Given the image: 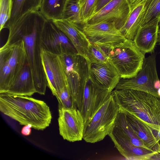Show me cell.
I'll list each match as a JSON object with an SVG mask.
<instances>
[{
    "label": "cell",
    "mask_w": 160,
    "mask_h": 160,
    "mask_svg": "<svg viewBox=\"0 0 160 160\" xmlns=\"http://www.w3.org/2000/svg\"><path fill=\"white\" fill-rule=\"evenodd\" d=\"M47 20L39 11L29 12L16 22L12 32L14 42L21 39L24 41L36 92L42 95L48 87L41 55V36Z\"/></svg>",
    "instance_id": "6da1fadb"
},
{
    "label": "cell",
    "mask_w": 160,
    "mask_h": 160,
    "mask_svg": "<svg viewBox=\"0 0 160 160\" xmlns=\"http://www.w3.org/2000/svg\"><path fill=\"white\" fill-rule=\"evenodd\" d=\"M31 96L0 93V111L22 125L28 124L38 130L49 127L52 119L49 107Z\"/></svg>",
    "instance_id": "7a4b0ae2"
},
{
    "label": "cell",
    "mask_w": 160,
    "mask_h": 160,
    "mask_svg": "<svg viewBox=\"0 0 160 160\" xmlns=\"http://www.w3.org/2000/svg\"><path fill=\"white\" fill-rule=\"evenodd\" d=\"M111 93L120 108L158 132L160 129V96L132 89H114Z\"/></svg>",
    "instance_id": "3957f363"
},
{
    "label": "cell",
    "mask_w": 160,
    "mask_h": 160,
    "mask_svg": "<svg viewBox=\"0 0 160 160\" xmlns=\"http://www.w3.org/2000/svg\"><path fill=\"white\" fill-rule=\"evenodd\" d=\"M103 48L121 78L133 77L141 69L145 54L137 48L133 40L126 39L118 44Z\"/></svg>",
    "instance_id": "277c9868"
},
{
    "label": "cell",
    "mask_w": 160,
    "mask_h": 160,
    "mask_svg": "<svg viewBox=\"0 0 160 160\" xmlns=\"http://www.w3.org/2000/svg\"><path fill=\"white\" fill-rule=\"evenodd\" d=\"M119 107L111 93L108 99L84 123L83 139L87 142L95 143L109 135L113 128Z\"/></svg>",
    "instance_id": "5b68a950"
},
{
    "label": "cell",
    "mask_w": 160,
    "mask_h": 160,
    "mask_svg": "<svg viewBox=\"0 0 160 160\" xmlns=\"http://www.w3.org/2000/svg\"><path fill=\"white\" fill-rule=\"evenodd\" d=\"M156 64L155 54L145 58L142 68L136 75L129 78H120L115 89L140 90L159 96L155 87V82L159 80Z\"/></svg>",
    "instance_id": "8992f818"
},
{
    "label": "cell",
    "mask_w": 160,
    "mask_h": 160,
    "mask_svg": "<svg viewBox=\"0 0 160 160\" xmlns=\"http://www.w3.org/2000/svg\"><path fill=\"white\" fill-rule=\"evenodd\" d=\"M58 112L59 133L63 139L72 142L82 140L84 122L80 111L75 108H66L58 105Z\"/></svg>",
    "instance_id": "52a82bcc"
},
{
    "label": "cell",
    "mask_w": 160,
    "mask_h": 160,
    "mask_svg": "<svg viewBox=\"0 0 160 160\" xmlns=\"http://www.w3.org/2000/svg\"><path fill=\"white\" fill-rule=\"evenodd\" d=\"M82 29L91 43L102 48L115 45L126 39L112 22L86 24Z\"/></svg>",
    "instance_id": "ba28073f"
},
{
    "label": "cell",
    "mask_w": 160,
    "mask_h": 160,
    "mask_svg": "<svg viewBox=\"0 0 160 160\" xmlns=\"http://www.w3.org/2000/svg\"><path fill=\"white\" fill-rule=\"evenodd\" d=\"M42 64L48 82V87L54 96L68 86L66 73L59 55L41 47Z\"/></svg>",
    "instance_id": "9c48e42d"
},
{
    "label": "cell",
    "mask_w": 160,
    "mask_h": 160,
    "mask_svg": "<svg viewBox=\"0 0 160 160\" xmlns=\"http://www.w3.org/2000/svg\"><path fill=\"white\" fill-rule=\"evenodd\" d=\"M41 47L53 53H77L71 42L52 22L47 20L41 36Z\"/></svg>",
    "instance_id": "30bf717a"
},
{
    "label": "cell",
    "mask_w": 160,
    "mask_h": 160,
    "mask_svg": "<svg viewBox=\"0 0 160 160\" xmlns=\"http://www.w3.org/2000/svg\"><path fill=\"white\" fill-rule=\"evenodd\" d=\"M131 11L128 0H112L96 12L86 24L102 22H112L117 28L120 31Z\"/></svg>",
    "instance_id": "8fae6325"
},
{
    "label": "cell",
    "mask_w": 160,
    "mask_h": 160,
    "mask_svg": "<svg viewBox=\"0 0 160 160\" xmlns=\"http://www.w3.org/2000/svg\"><path fill=\"white\" fill-rule=\"evenodd\" d=\"M111 93L108 90L97 86L88 77L85 83L80 110L84 123L92 118Z\"/></svg>",
    "instance_id": "7c38bea8"
},
{
    "label": "cell",
    "mask_w": 160,
    "mask_h": 160,
    "mask_svg": "<svg viewBox=\"0 0 160 160\" xmlns=\"http://www.w3.org/2000/svg\"><path fill=\"white\" fill-rule=\"evenodd\" d=\"M88 77L98 86L112 92L120 78L117 71L108 61L88 64Z\"/></svg>",
    "instance_id": "4fadbf2b"
},
{
    "label": "cell",
    "mask_w": 160,
    "mask_h": 160,
    "mask_svg": "<svg viewBox=\"0 0 160 160\" xmlns=\"http://www.w3.org/2000/svg\"><path fill=\"white\" fill-rule=\"evenodd\" d=\"M108 136L120 153L127 159L150 160L157 152V151L135 146L114 125Z\"/></svg>",
    "instance_id": "5bb4252c"
},
{
    "label": "cell",
    "mask_w": 160,
    "mask_h": 160,
    "mask_svg": "<svg viewBox=\"0 0 160 160\" xmlns=\"http://www.w3.org/2000/svg\"><path fill=\"white\" fill-rule=\"evenodd\" d=\"M52 22L69 39L75 47L77 53L87 60V53L91 43L82 28L78 24L67 19H62Z\"/></svg>",
    "instance_id": "9a60e30c"
},
{
    "label": "cell",
    "mask_w": 160,
    "mask_h": 160,
    "mask_svg": "<svg viewBox=\"0 0 160 160\" xmlns=\"http://www.w3.org/2000/svg\"><path fill=\"white\" fill-rule=\"evenodd\" d=\"M0 57L12 69L15 79L27 61L23 40L21 39L11 44L4 45L0 49Z\"/></svg>",
    "instance_id": "2e32d148"
},
{
    "label": "cell",
    "mask_w": 160,
    "mask_h": 160,
    "mask_svg": "<svg viewBox=\"0 0 160 160\" xmlns=\"http://www.w3.org/2000/svg\"><path fill=\"white\" fill-rule=\"evenodd\" d=\"M158 21H155L141 26L133 41L137 48L144 54L152 52L158 42L159 29Z\"/></svg>",
    "instance_id": "e0dca14e"
},
{
    "label": "cell",
    "mask_w": 160,
    "mask_h": 160,
    "mask_svg": "<svg viewBox=\"0 0 160 160\" xmlns=\"http://www.w3.org/2000/svg\"><path fill=\"white\" fill-rule=\"evenodd\" d=\"M36 92L33 76L27 61L5 93L31 96Z\"/></svg>",
    "instance_id": "ac0fdd59"
},
{
    "label": "cell",
    "mask_w": 160,
    "mask_h": 160,
    "mask_svg": "<svg viewBox=\"0 0 160 160\" xmlns=\"http://www.w3.org/2000/svg\"><path fill=\"white\" fill-rule=\"evenodd\" d=\"M120 108L125 113L133 130L144 145L149 149L156 151L159 142L158 132L153 130L128 112Z\"/></svg>",
    "instance_id": "d6986e66"
},
{
    "label": "cell",
    "mask_w": 160,
    "mask_h": 160,
    "mask_svg": "<svg viewBox=\"0 0 160 160\" xmlns=\"http://www.w3.org/2000/svg\"><path fill=\"white\" fill-rule=\"evenodd\" d=\"M145 0H142L131 8L128 18L120 32L126 39L133 40L142 20Z\"/></svg>",
    "instance_id": "ffe728a7"
},
{
    "label": "cell",
    "mask_w": 160,
    "mask_h": 160,
    "mask_svg": "<svg viewBox=\"0 0 160 160\" xmlns=\"http://www.w3.org/2000/svg\"><path fill=\"white\" fill-rule=\"evenodd\" d=\"M10 17L4 28L8 29L23 15L32 11H39L42 0H12Z\"/></svg>",
    "instance_id": "44dd1931"
},
{
    "label": "cell",
    "mask_w": 160,
    "mask_h": 160,
    "mask_svg": "<svg viewBox=\"0 0 160 160\" xmlns=\"http://www.w3.org/2000/svg\"><path fill=\"white\" fill-rule=\"evenodd\" d=\"M114 125L118 128L123 134L135 146L153 151L147 148L135 133L129 124L125 113L120 108Z\"/></svg>",
    "instance_id": "7402d4cb"
},
{
    "label": "cell",
    "mask_w": 160,
    "mask_h": 160,
    "mask_svg": "<svg viewBox=\"0 0 160 160\" xmlns=\"http://www.w3.org/2000/svg\"><path fill=\"white\" fill-rule=\"evenodd\" d=\"M66 0H42L40 11L48 20L62 18Z\"/></svg>",
    "instance_id": "603a6c76"
},
{
    "label": "cell",
    "mask_w": 160,
    "mask_h": 160,
    "mask_svg": "<svg viewBox=\"0 0 160 160\" xmlns=\"http://www.w3.org/2000/svg\"><path fill=\"white\" fill-rule=\"evenodd\" d=\"M160 18V0H145L141 27Z\"/></svg>",
    "instance_id": "cb8c5ba5"
},
{
    "label": "cell",
    "mask_w": 160,
    "mask_h": 160,
    "mask_svg": "<svg viewBox=\"0 0 160 160\" xmlns=\"http://www.w3.org/2000/svg\"><path fill=\"white\" fill-rule=\"evenodd\" d=\"M62 19L69 20L78 24H82L79 0H66Z\"/></svg>",
    "instance_id": "d4e9b609"
},
{
    "label": "cell",
    "mask_w": 160,
    "mask_h": 160,
    "mask_svg": "<svg viewBox=\"0 0 160 160\" xmlns=\"http://www.w3.org/2000/svg\"><path fill=\"white\" fill-rule=\"evenodd\" d=\"M14 79L12 69L5 60L0 57V93H5Z\"/></svg>",
    "instance_id": "484cf974"
},
{
    "label": "cell",
    "mask_w": 160,
    "mask_h": 160,
    "mask_svg": "<svg viewBox=\"0 0 160 160\" xmlns=\"http://www.w3.org/2000/svg\"><path fill=\"white\" fill-rule=\"evenodd\" d=\"M88 64L95 63H105L109 61L106 52L100 46L91 43L87 55Z\"/></svg>",
    "instance_id": "4316f807"
},
{
    "label": "cell",
    "mask_w": 160,
    "mask_h": 160,
    "mask_svg": "<svg viewBox=\"0 0 160 160\" xmlns=\"http://www.w3.org/2000/svg\"><path fill=\"white\" fill-rule=\"evenodd\" d=\"M82 25H84L96 12L99 0H79Z\"/></svg>",
    "instance_id": "83f0119b"
},
{
    "label": "cell",
    "mask_w": 160,
    "mask_h": 160,
    "mask_svg": "<svg viewBox=\"0 0 160 160\" xmlns=\"http://www.w3.org/2000/svg\"><path fill=\"white\" fill-rule=\"evenodd\" d=\"M12 7V0H0V31L10 17Z\"/></svg>",
    "instance_id": "f1b7e54d"
},
{
    "label": "cell",
    "mask_w": 160,
    "mask_h": 160,
    "mask_svg": "<svg viewBox=\"0 0 160 160\" xmlns=\"http://www.w3.org/2000/svg\"><path fill=\"white\" fill-rule=\"evenodd\" d=\"M55 96L58 100V105L66 108H75L68 86L62 89Z\"/></svg>",
    "instance_id": "f546056e"
},
{
    "label": "cell",
    "mask_w": 160,
    "mask_h": 160,
    "mask_svg": "<svg viewBox=\"0 0 160 160\" xmlns=\"http://www.w3.org/2000/svg\"><path fill=\"white\" fill-rule=\"evenodd\" d=\"M31 128H32V127L30 124L24 125L21 129V134L25 136L30 135L32 131Z\"/></svg>",
    "instance_id": "4dcf8cb0"
},
{
    "label": "cell",
    "mask_w": 160,
    "mask_h": 160,
    "mask_svg": "<svg viewBox=\"0 0 160 160\" xmlns=\"http://www.w3.org/2000/svg\"><path fill=\"white\" fill-rule=\"evenodd\" d=\"M111 0H99L97 5L96 12L102 8Z\"/></svg>",
    "instance_id": "1f68e13d"
},
{
    "label": "cell",
    "mask_w": 160,
    "mask_h": 160,
    "mask_svg": "<svg viewBox=\"0 0 160 160\" xmlns=\"http://www.w3.org/2000/svg\"><path fill=\"white\" fill-rule=\"evenodd\" d=\"M142 0H129L128 1L131 8H132Z\"/></svg>",
    "instance_id": "d6a6232c"
},
{
    "label": "cell",
    "mask_w": 160,
    "mask_h": 160,
    "mask_svg": "<svg viewBox=\"0 0 160 160\" xmlns=\"http://www.w3.org/2000/svg\"><path fill=\"white\" fill-rule=\"evenodd\" d=\"M150 160H160V153L158 152L156 153L151 158Z\"/></svg>",
    "instance_id": "836d02e7"
},
{
    "label": "cell",
    "mask_w": 160,
    "mask_h": 160,
    "mask_svg": "<svg viewBox=\"0 0 160 160\" xmlns=\"http://www.w3.org/2000/svg\"><path fill=\"white\" fill-rule=\"evenodd\" d=\"M158 42L160 44V29H159L158 31Z\"/></svg>",
    "instance_id": "e575fe53"
},
{
    "label": "cell",
    "mask_w": 160,
    "mask_h": 160,
    "mask_svg": "<svg viewBox=\"0 0 160 160\" xmlns=\"http://www.w3.org/2000/svg\"><path fill=\"white\" fill-rule=\"evenodd\" d=\"M156 151L160 153V140L158 143V148Z\"/></svg>",
    "instance_id": "d590c367"
},
{
    "label": "cell",
    "mask_w": 160,
    "mask_h": 160,
    "mask_svg": "<svg viewBox=\"0 0 160 160\" xmlns=\"http://www.w3.org/2000/svg\"><path fill=\"white\" fill-rule=\"evenodd\" d=\"M158 141H159L160 140V129L159 130V131L158 132Z\"/></svg>",
    "instance_id": "8d00e7d4"
},
{
    "label": "cell",
    "mask_w": 160,
    "mask_h": 160,
    "mask_svg": "<svg viewBox=\"0 0 160 160\" xmlns=\"http://www.w3.org/2000/svg\"><path fill=\"white\" fill-rule=\"evenodd\" d=\"M158 95L160 96V88L158 89Z\"/></svg>",
    "instance_id": "74e56055"
},
{
    "label": "cell",
    "mask_w": 160,
    "mask_h": 160,
    "mask_svg": "<svg viewBox=\"0 0 160 160\" xmlns=\"http://www.w3.org/2000/svg\"><path fill=\"white\" fill-rule=\"evenodd\" d=\"M159 25H160V18L159 20Z\"/></svg>",
    "instance_id": "f35d334b"
},
{
    "label": "cell",
    "mask_w": 160,
    "mask_h": 160,
    "mask_svg": "<svg viewBox=\"0 0 160 160\" xmlns=\"http://www.w3.org/2000/svg\"><path fill=\"white\" fill-rule=\"evenodd\" d=\"M128 0V1H129V0Z\"/></svg>",
    "instance_id": "ab89813d"
}]
</instances>
